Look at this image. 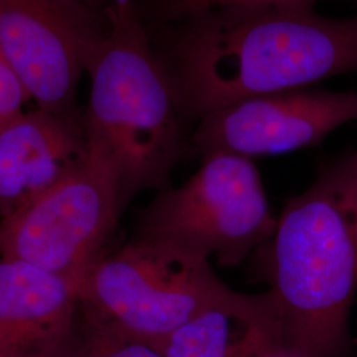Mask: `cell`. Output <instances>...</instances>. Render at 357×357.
<instances>
[{
  "instance_id": "5bb4252c",
  "label": "cell",
  "mask_w": 357,
  "mask_h": 357,
  "mask_svg": "<svg viewBox=\"0 0 357 357\" xmlns=\"http://www.w3.org/2000/svg\"><path fill=\"white\" fill-rule=\"evenodd\" d=\"M28 100L24 86L0 48V130L24 113Z\"/></svg>"
},
{
  "instance_id": "277c9868",
  "label": "cell",
  "mask_w": 357,
  "mask_h": 357,
  "mask_svg": "<svg viewBox=\"0 0 357 357\" xmlns=\"http://www.w3.org/2000/svg\"><path fill=\"white\" fill-rule=\"evenodd\" d=\"M236 293L204 258L134 236L90 268L79 307L90 323L158 349L184 323Z\"/></svg>"
},
{
  "instance_id": "9a60e30c",
  "label": "cell",
  "mask_w": 357,
  "mask_h": 357,
  "mask_svg": "<svg viewBox=\"0 0 357 357\" xmlns=\"http://www.w3.org/2000/svg\"><path fill=\"white\" fill-rule=\"evenodd\" d=\"M261 357H301L298 354H295L293 352L291 349H289V348H286V347H283V345L280 344L277 345V347H274V348H271L270 351H268L264 356Z\"/></svg>"
},
{
  "instance_id": "e0dca14e",
  "label": "cell",
  "mask_w": 357,
  "mask_h": 357,
  "mask_svg": "<svg viewBox=\"0 0 357 357\" xmlns=\"http://www.w3.org/2000/svg\"><path fill=\"white\" fill-rule=\"evenodd\" d=\"M112 1H115V0H110V3H112Z\"/></svg>"
},
{
  "instance_id": "4fadbf2b",
  "label": "cell",
  "mask_w": 357,
  "mask_h": 357,
  "mask_svg": "<svg viewBox=\"0 0 357 357\" xmlns=\"http://www.w3.org/2000/svg\"><path fill=\"white\" fill-rule=\"evenodd\" d=\"M318 0H160L159 13L168 22H180L193 13L230 4H268V6H312Z\"/></svg>"
},
{
  "instance_id": "2e32d148",
  "label": "cell",
  "mask_w": 357,
  "mask_h": 357,
  "mask_svg": "<svg viewBox=\"0 0 357 357\" xmlns=\"http://www.w3.org/2000/svg\"><path fill=\"white\" fill-rule=\"evenodd\" d=\"M355 344H356V347H357V337H356V340H355Z\"/></svg>"
},
{
  "instance_id": "30bf717a",
  "label": "cell",
  "mask_w": 357,
  "mask_h": 357,
  "mask_svg": "<svg viewBox=\"0 0 357 357\" xmlns=\"http://www.w3.org/2000/svg\"><path fill=\"white\" fill-rule=\"evenodd\" d=\"M88 155L84 116L38 107L0 130V220L75 169Z\"/></svg>"
},
{
  "instance_id": "52a82bcc",
  "label": "cell",
  "mask_w": 357,
  "mask_h": 357,
  "mask_svg": "<svg viewBox=\"0 0 357 357\" xmlns=\"http://www.w3.org/2000/svg\"><path fill=\"white\" fill-rule=\"evenodd\" d=\"M105 28L84 0H0V48L40 109L69 113Z\"/></svg>"
},
{
  "instance_id": "6da1fadb",
  "label": "cell",
  "mask_w": 357,
  "mask_h": 357,
  "mask_svg": "<svg viewBox=\"0 0 357 357\" xmlns=\"http://www.w3.org/2000/svg\"><path fill=\"white\" fill-rule=\"evenodd\" d=\"M178 23L159 54L193 125L230 103L357 73V16L326 17L312 6L230 4Z\"/></svg>"
},
{
  "instance_id": "ba28073f",
  "label": "cell",
  "mask_w": 357,
  "mask_h": 357,
  "mask_svg": "<svg viewBox=\"0 0 357 357\" xmlns=\"http://www.w3.org/2000/svg\"><path fill=\"white\" fill-rule=\"evenodd\" d=\"M357 123V90L293 89L250 97L203 115L192 130V155H281L318 146Z\"/></svg>"
},
{
  "instance_id": "7a4b0ae2",
  "label": "cell",
  "mask_w": 357,
  "mask_h": 357,
  "mask_svg": "<svg viewBox=\"0 0 357 357\" xmlns=\"http://www.w3.org/2000/svg\"><path fill=\"white\" fill-rule=\"evenodd\" d=\"M282 345L301 357H352L357 291V150L320 165L259 249Z\"/></svg>"
},
{
  "instance_id": "7c38bea8",
  "label": "cell",
  "mask_w": 357,
  "mask_h": 357,
  "mask_svg": "<svg viewBox=\"0 0 357 357\" xmlns=\"http://www.w3.org/2000/svg\"><path fill=\"white\" fill-rule=\"evenodd\" d=\"M65 357H165L153 345L122 336L81 317L76 342Z\"/></svg>"
},
{
  "instance_id": "9c48e42d",
  "label": "cell",
  "mask_w": 357,
  "mask_h": 357,
  "mask_svg": "<svg viewBox=\"0 0 357 357\" xmlns=\"http://www.w3.org/2000/svg\"><path fill=\"white\" fill-rule=\"evenodd\" d=\"M79 320L76 284L24 262L0 259V357H65Z\"/></svg>"
},
{
  "instance_id": "3957f363",
  "label": "cell",
  "mask_w": 357,
  "mask_h": 357,
  "mask_svg": "<svg viewBox=\"0 0 357 357\" xmlns=\"http://www.w3.org/2000/svg\"><path fill=\"white\" fill-rule=\"evenodd\" d=\"M85 72L88 150L110 167L125 204L144 190L167 188L174 168L192 153L193 128L132 0L109 3Z\"/></svg>"
},
{
  "instance_id": "5b68a950",
  "label": "cell",
  "mask_w": 357,
  "mask_h": 357,
  "mask_svg": "<svg viewBox=\"0 0 357 357\" xmlns=\"http://www.w3.org/2000/svg\"><path fill=\"white\" fill-rule=\"evenodd\" d=\"M202 159L185 183L158 191L142 209L135 236L234 268L268 241L277 217L253 159L228 153Z\"/></svg>"
},
{
  "instance_id": "8fae6325",
  "label": "cell",
  "mask_w": 357,
  "mask_h": 357,
  "mask_svg": "<svg viewBox=\"0 0 357 357\" xmlns=\"http://www.w3.org/2000/svg\"><path fill=\"white\" fill-rule=\"evenodd\" d=\"M282 344L268 294L236 293L208 307L159 345L165 357H261Z\"/></svg>"
},
{
  "instance_id": "8992f818",
  "label": "cell",
  "mask_w": 357,
  "mask_h": 357,
  "mask_svg": "<svg viewBox=\"0 0 357 357\" xmlns=\"http://www.w3.org/2000/svg\"><path fill=\"white\" fill-rule=\"evenodd\" d=\"M125 208L110 167L88 150L48 191L0 220V259L32 265L79 289Z\"/></svg>"
}]
</instances>
